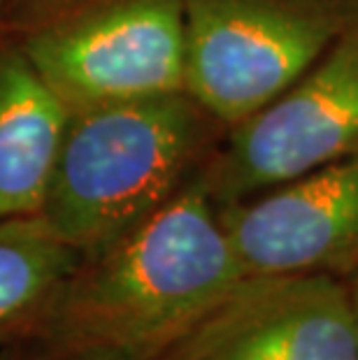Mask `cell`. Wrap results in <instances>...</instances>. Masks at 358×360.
Instances as JSON below:
<instances>
[{
  "mask_svg": "<svg viewBox=\"0 0 358 360\" xmlns=\"http://www.w3.org/2000/svg\"><path fill=\"white\" fill-rule=\"evenodd\" d=\"M198 172L140 226L79 260L21 337V360H161L238 288L247 274Z\"/></svg>",
  "mask_w": 358,
  "mask_h": 360,
  "instance_id": "1",
  "label": "cell"
},
{
  "mask_svg": "<svg viewBox=\"0 0 358 360\" xmlns=\"http://www.w3.org/2000/svg\"><path fill=\"white\" fill-rule=\"evenodd\" d=\"M247 277L358 270V151L247 200L219 207Z\"/></svg>",
  "mask_w": 358,
  "mask_h": 360,
  "instance_id": "6",
  "label": "cell"
},
{
  "mask_svg": "<svg viewBox=\"0 0 358 360\" xmlns=\"http://www.w3.org/2000/svg\"><path fill=\"white\" fill-rule=\"evenodd\" d=\"M68 110L184 89V0H0Z\"/></svg>",
  "mask_w": 358,
  "mask_h": 360,
  "instance_id": "3",
  "label": "cell"
},
{
  "mask_svg": "<svg viewBox=\"0 0 358 360\" xmlns=\"http://www.w3.org/2000/svg\"><path fill=\"white\" fill-rule=\"evenodd\" d=\"M354 28L358 0H184V89L231 128Z\"/></svg>",
  "mask_w": 358,
  "mask_h": 360,
  "instance_id": "4",
  "label": "cell"
},
{
  "mask_svg": "<svg viewBox=\"0 0 358 360\" xmlns=\"http://www.w3.org/2000/svg\"><path fill=\"white\" fill-rule=\"evenodd\" d=\"M161 360H358L345 279L245 277Z\"/></svg>",
  "mask_w": 358,
  "mask_h": 360,
  "instance_id": "7",
  "label": "cell"
},
{
  "mask_svg": "<svg viewBox=\"0 0 358 360\" xmlns=\"http://www.w3.org/2000/svg\"><path fill=\"white\" fill-rule=\"evenodd\" d=\"M345 286L349 293V307H352V321H354V335H356V349H358V270L347 274Z\"/></svg>",
  "mask_w": 358,
  "mask_h": 360,
  "instance_id": "10",
  "label": "cell"
},
{
  "mask_svg": "<svg viewBox=\"0 0 358 360\" xmlns=\"http://www.w3.org/2000/svg\"><path fill=\"white\" fill-rule=\"evenodd\" d=\"M79 260L40 212L0 221V342L40 323Z\"/></svg>",
  "mask_w": 358,
  "mask_h": 360,
  "instance_id": "9",
  "label": "cell"
},
{
  "mask_svg": "<svg viewBox=\"0 0 358 360\" xmlns=\"http://www.w3.org/2000/svg\"><path fill=\"white\" fill-rule=\"evenodd\" d=\"M68 114L0 24V221L42 212Z\"/></svg>",
  "mask_w": 358,
  "mask_h": 360,
  "instance_id": "8",
  "label": "cell"
},
{
  "mask_svg": "<svg viewBox=\"0 0 358 360\" xmlns=\"http://www.w3.org/2000/svg\"><path fill=\"white\" fill-rule=\"evenodd\" d=\"M226 130L186 89L72 110L40 214L82 258L98 254L170 200Z\"/></svg>",
  "mask_w": 358,
  "mask_h": 360,
  "instance_id": "2",
  "label": "cell"
},
{
  "mask_svg": "<svg viewBox=\"0 0 358 360\" xmlns=\"http://www.w3.org/2000/svg\"><path fill=\"white\" fill-rule=\"evenodd\" d=\"M358 151V28L226 130L200 167L217 207L258 195Z\"/></svg>",
  "mask_w": 358,
  "mask_h": 360,
  "instance_id": "5",
  "label": "cell"
}]
</instances>
